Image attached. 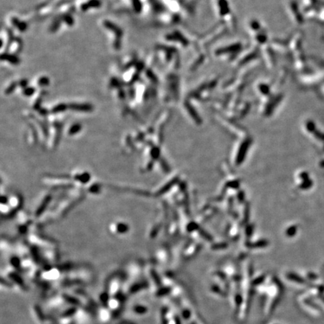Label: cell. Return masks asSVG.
<instances>
[{
    "label": "cell",
    "instance_id": "obj_1",
    "mask_svg": "<svg viewBox=\"0 0 324 324\" xmlns=\"http://www.w3.org/2000/svg\"><path fill=\"white\" fill-rule=\"evenodd\" d=\"M248 147H249V143H248V142H246V143H244L242 145L240 149H239V153H238L237 158H236V164H242V162L243 161V160H244L245 158L246 154L247 153Z\"/></svg>",
    "mask_w": 324,
    "mask_h": 324
},
{
    "label": "cell",
    "instance_id": "obj_2",
    "mask_svg": "<svg viewBox=\"0 0 324 324\" xmlns=\"http://www.w3.org/2000/svg\"><path fill=\"white\" fill-rule=\"evenodd\" d=\"M267 245H268V242H267L266 240H261V241H259V242H255V243H251V244H248V246L253 248H259V247H265V246H267Z\"/></svg>",
    "mask_w": 324,
    "mask_h": 324
},
{
    "label": "cell",
    "instance_id": "obj_3",
    "mask_svg": "<svg viewBox=\"0 0 324 324\" xmlns=\"http://www.w3.org/2000/svg\"><path fill=\"white\" fill-rule=\"evenodd\" d=\"M227 185H228V187H230V188H237L238 187H239V182H236V181L230 182L227 183Z\"/></svg>",
    "mask_w": 324,
    "mask_h": 324
},
{
    "label": "cell",
    "instance_id": "obj_4",
    "mask_svg": "<svg viewBox=\"0 0 324 324\" xmlns=\"http://www.w3.org/2000/svg\"><path fill=\"white\" fill-rule=\"evenodd\" d=\"M295 230L296 227H291L287 231V236H292V235H293V233H295Z\"/></svg>",
    "mask_w": 324,
    "mask_h": 324
},
{
    "label": "cell",
    "instance_id": "obj_5",
    "mask_svg": "<svg viewBox=\"0 0 324 324\" xmlns=\"http://www.w3.org/2000/svg\"><path fill=\"white\" fill-rule=\"evenodd\" d=\"M197 227H198V226H197V225H196L195 224L191 223V224H190L189 225H188V229L190 231H193V230H195Z\"/></svg>",
    "mask_w": 324,
    "mask_h": 324
},
{
    "label": "cell",
    "instance_id": "obj_6",
    "mask_svg": "<svg viewBox=\"0 0 324 324\" xmlns=\"http://www.w3.org/2000/svg\"><path fill=\"white\" fill-rule=\"evenodd\" d=\"M201 233H202V234H201V235H202V236H203V237H205L206 239H209V241H210L211 239H212V237H211V236H209V235H208V233H205V232H201Z\"/></svg>",
    "mask_w": 324,
    "mask_h": 324
}]
</instances>
